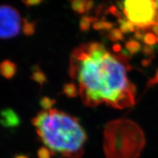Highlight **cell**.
I'll return each mask as SVG.
<instances>
[{"label": "cell", "instance_id": "1", "mask_svg": "<svg viewBox=\"0 0 158 158\" xmlns=\"http://www.w3.org/2000/svg\"><path fill=\"white\" fill-rule=\"evenodd\" d=\"M127 55L110 52L102 43L81 44L73 51L70 76L78 83L84 105L95 107L105 103L116 109L135 105V86L130 82Z\"/></svg>", "mask_w": 158, "mask_h": 158}, {"label": "cell", "instance_id": "2", "mask_svg": "<svg viewBox=\"0 0 158 158\" xmlns=\"http://www.w3.org/2000/svg\"><path fill=\"white\" fill-rule=\"evenodd\" d=\"M36 133L52 155L81 158L87 135L78 118L55 108L42 110L32 118Z\"/></svg>", "mask_w": 158, "mask_h": 158}, {"label": "cell", "instance_id": "3", "mask_svg": "<svg viewBox=\"0 0 158 158\" xmlns=\"http://www.w3.org/2000/svg\"><path fill=\"white\" fill-rule=\"evenodd\" d=\"M146 146L143 130L127 118L113 120L104 130L106 158H139Z\"/></svg>", "mask_w": 158, "mask_h": 158}, {"label": "cell", "instance_id": "4", "mask_svg": "<svg viewBox=\"0 0 158 158\" xmlns=\"http://www.w3.org/2000/svg\"><path fill=\"white\" fill-rule=\"evenodd\" d=\"M124 13L127 19L141 30H149L155 22L156 5L154 0H124Z\"/></svg>", "mask_w": 158, "mask_h": 158}, {"label": "cell", "instance_id": "5", "mask_svg": "<svg viewBox=\"0 0 158 158\" xmlns=\"http://www.w3.org/2000/svg\"><path fill=\"white\" fill-rule=\"evenodd\" d=\"M21 29L19 11L10 5H0V39L13 38L19 34Z\"/></svg>", "mask_w": 158, "mask_h": 158}, {"label": "cell", "instance_id": "6", "mask_svg": "<svg viewBox=\"0 0 158 158\" xmlns=\"http://www.w3.org/2000/svg\"><path fill=\"white\" fill-rule=\"evenodd\" d=\"M20 118L11 108H5L0 113V123L5 127H16L20 124Z\"/></svg>", "mask_w": 158, "mask_h": 158}, {"label": "cell", "instance_id": "7", "mask_svg": "<svg viewBox=\"0 0 158 158\" xmlns=\"http://www.w3.org/2000/svg\"><path fill=\"white\" fill-rule=\"evenodd\" d=\"M17 71V66L14 62L10 60H4L0 64V74L4 78L10 79L15 76Z\"/></svg>", "mask_w": 158, "mask_h": 158}, {"label": "cell", "instance_id": "8", "mask_svg": "<svg viewBox=\"0 0 158 158\" xmlns=\"http://www.w3.org/2000/svg\"><path fill=\"white\" fill-rule=\"evenodd\" d=\"M90 0H71L72 8L78 13L88 10V5Z\"/></svg>", "mask_w": 158, "mask_h": 158}, {"label": "cell", "instance_id": "9", "mask_svg": "<svg viewBox=\"0 0 158 158\" xmlns=\"http://www.w3.org/2000/svg\"><path fill=\"white\" fill-rule=\"evenodd\" d=\"M63 92H64V94H66L69 98H75L79 94L78 87L72 83L65 84L64 88H63Z\"/></svg>", "mask_w": 158, "mask_h": 158}, {"label": "cell", "instance_id": "10", "mask_svg": "<svg viewBox=\"0 0 158 158\" xmlns=\"http://www.w3.org/2000/svg\"><path fill=\"white\" fill-rule=\"evenodd\" d=\"M120 23V30H121L123 33H128V32H132L135 30V26L133 23L130 22V21H128L127 19H120L119 20Z\"/></svg>", "mask_w": 158, "mask_h": 158}, {"label": "cell", "instance_id": "11", "mask_svg": "<svg viewBox=\"0 0 158 158\" xmlns=\"http://www.w3.org/2000/svg\"><path fill=\"white\" fill-rule=\"evenodd\" d=\"M127 50L129 51L130 54H136L139 52L141 49V43L136 40H130L125 44Z\"/></svg>", "mask_w": 158, "mask_h": 158}, {"label": "cell", "instance_id": "12", "mask_svg": "<svg viewBox=\"0 0 158 158\" xmlns=\"http://www.w3.org/2000/svg\"><path fill=\"white\" fill-rule=\"evenodd\" d=\"M143 41L148 45H152L158 43L157 37L152 31H148L146 34H144Z\"/></svg>", "mask_w": 158, "mask_h": 158}, {"label": "cell", "instance_id": "13", "mask_svg": "<svg viewBox=\"0 0 158 158\" xmlns=\"http://www.w3.org/2000/svg\"><path fill=\"white\" fill-rule=\"evenodd\" d=\"M108 37L113 41H118L123 38V32L120 29H110L108 34Z\"/></svg>", "mask_w": 158, "mask_h": 158}, {"label": "cell", "instance_id": "14", "mask_svg": "<svg viewBox=\"0 0 158 158\" xmlns=\"http://www.w3.org/2000/svg\"><path fill=\"white\" fill-rule=\"evenodd\" d=\"M31 78L35 81L39 83L40 85H43L44 83L46 81V77L45 74L40 70H37L33 73Z\"/></svg>", "mask_w": 158, "mask_h": 158}, {"label": "cell", "instance_id": "15", "mask_svg": "<svg viewBox=\"0 0 158 158\" xmlns=\"http://www.w3.org/2000/svg\"><path fill=\"white\" fill-rule=\"evenodd\" d=\"M94 20L90 17H82L80 21V27L82 31H87L90 28L92 23H93Z\"/></svg>", "mask_w": 158, "mask_h": 158}, {"label": "cell", "instance_id": "16", "mask_svg": "<svg viewBox=\"0 0 158 158\" xmlns=\"http://www.w3.org/2000/svg\"><path fill=\"white\" fill-rule=\"evenodd\" d=\"M23 21H24V23H23V33H24L26 35H32L33 33L35 32V23L29 22V21H27L26 19L23 20Z\"/></svg>", "mask_w": 158, "mask_h": 158}, {"label": "cell", "instance_id": "17", "mask_svg": "<svg viewBox=\"0 0 158 158\" xmlns=\"http://www.w3.org/2000/svg\"><path fill=\"white\" fill-rule=\"evenodd\" d=\"M55 103V100L54 99L49 98L48 97H44L41 99L40 105L42 106L43 110H48L52 108L53 106Z\"/></svg>", "mask_w": 158, "mask_h": 158}, {"label": "cell", "instance_id": "18", "mask_svg": "<svg viewBox=\"0 0 158 158\" xmlns=\"http://www.w3.org/2000/svg\"><path fill=\"white\" fill-rule=\"evenodd\" d=\"M37 156L38 158H51V156L53 155L48 148L43 147L37 152Z\"/></svg>", "mask_w": 158, "mask_h": 158}, {"label": "cell", "instance_id": "19", "mask_svg": "<svg viewBox=\"0 0 158 158\" xmlns=\"http://www.w3.org/2000/svg\"><path fill=\"white\" fill-rule=\"evenodd\" d=\"M93 27L95 29H110V30L113 25L106 21H100V22L94 23Z\"/></svg>", "mask_w": 158, "mask_h": 158}, {"label": "cell", "instance_id": "20", "mask_svg": "<svg viewBox=\"0 0 158 158\" xmlns=\"http://www.w3.org/2000/svg\"><path fill=\"white\" fill-rule=\"evenodd\" d=\"M157 84H158V69H157V72H156L155 76H154L152 78L150 79L149 81H148L147 87V88H150V87H151V86H155V85Z\"/></svg>", "mask_w": 158, "mask_h": 158}, {"label": "cell", "instance_id": "21", "mask_svg": "<svg viewBox=\"0 0 158 158\" xmlns=\"http://www.w3.org/2000/svg\"><path fill=\"white\" fill-rule=\"evenodd\" d=\"M23 4L27 6H36L43 2V0H22Z\"/></svg>", "mask_w": 158, "mask_h": 158}, {"label": "cell", "instance_id": "22", "mask_svg": "<svg viewBox=\"0 0 158 158\" xmlns=\"http://www.w3.org/2000/svg\"><path fill=\"white\" fill-rule=\"evenodd\" d=\"M143 52L146 55H152L154 53L153 48L152 45H145L143 48Z\"/></svg>", "mask_w": 158, "mask_h": 158}, {"label": "cell", "instance_id": "23", "mask_svg": "<svg viewBox=\"0 0 158 158\" xmlns=\"http://www.w3.org/2000/svg\"><path fill=\"white\" fill-rule=\"evenodd\" d=\"M14 158H29L28 156L25 155H18L15 156Z\"/></svg>", "mask_w": 158, "mask_h": 158}, {"label": "cell", "instance_id": "24", "mask_svg": "<svg viewBox=\"0 0 158 158\" xmlns=\"http://www.w3.org/2000/svg\"><path fill=\"white\" fill-rule=\"evenodd\" d=\"M154 2H155L156 5V7H157V9H158V0H154Z\"/></svg>", "mask_w": 158, "mask_h": 158}, {"label": "cell", "instance_id": "25", "mask_svg": "<svg viewBox=\"0 0 158 158\" xmlns=\"http://www.w3.org/2000/svg\"><path fill=\"white\" fill-rule=\"evenodd\" d=\"M157 22H158V13H157Z\"/></svg>", "mask_w": 158, "mask_h": 158}]
</instances>
